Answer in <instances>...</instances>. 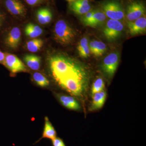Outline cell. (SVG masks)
Listing matches in <instances>:
<instances>
[{
    "label": "cell",
    "instance_id": "6da1fadb",
    "mask_svg": "<svg viewBox=\"0 0 146 146\" xmlns=\"http://www.w3.org/2000/svg\"><path fill=\"white\" fill-rule=\"evenodd\" d=\"M49 65L53 78L60 87L77 96L86 92L90 73L84 64L72 58L57 54L50 58Z\"/></svg>",
    "mask_w": 146,
    "mask_h": 146
},
{
    "label": "cell",
    "instance_id": "7a4b0ae2",
    "mask_svg": "<svg viewBox=\"0 0 146 146\" xmlns=\"http://www.w3.org/2000/svg\"><path fill=\"white\" fill-rule=\"evenodd\" d=\"M55 39L63 45L72 44L75 39L76 33L73 29L64 20L58 21L54 28Z\"/></svg>",
    "mask_w": 146,
    "mask_h": 146
},
{
    "label": "cell",
    "instance_id": "3957f363",
    "mask_svg": "<svg viewBox=\"0 0 146 146\" xmlns=\"http://www.w3.org/2000/svg\"><path fill=\"white\" fill-rule=\"evenodd\" d=\"M102 7L106 16L110 19L120 21L124 17V11L122 6L118 2L108 1L103 3Z\"/></svg>",
    "mask_w": 146,
    "mask_h": 146
},
{
    "label": "cell",
    "instance_id": "277c9868",
    "mask_svg": "<svg viewBox=\"0 0 146 146\" xmlns=\"http://www.w3.org/2000/svg\"><path fill=\"white\" fill-rule=\"evenodd\" d=\"M123 29V25L121 21L110 19L106 23L103 33L108 40L113 41L121 35Z\"/></svg>",
    "mask_w": 146,
    "mask_h": 146
},
{
    "label": "cell",
    "instance_id": "5b68a950",
    "mask_svg": "<svg viewBox=\"0 0 146 146\" xmlns=\"http://www.w3.org/2000/svg\"><path fill=\"white\" fill-rule=\"evenodd\" d=\"M3 64L13 74L27 72L24 63L16 56L11 54H5V58Z\"/></svg>",
    "mask_w": 146,
    "mask_h": 146
},
{
    "label": "cell",
    "instance_id": "8992f818",
    "mask_svg": "<svg viewBox=\"0 0 146 146\" xmlns=\"http://www.w3.org/2000/svg\"><path fill=\"white\" fill-rule=\"evenodd\" d=\"M119 61L118 52H112L105 58L102 64L103 71L109 77H112L117 69Z\"/></svg>",
    "mask_w": 146,
    "mask_h": 146
},
{
    "label": "cell",
    "instance_id": "52a82bcc",
    "mask_svg": "<svg viewBox=\"0 0 146 146\" xmlns=\"http://www.w3.org/2000/svg\"><path fill=\"white\" fill-rule=\"evenodd\" d=\"M145 13V7L143 3L139 1L133 2L128 6L127 18L129 22H131L142 17Z\"/></svg>",
    "mask_w": 146,
    "mask_h": 146
},
{
    "label": "cell",
    "instance_id": "ba28073f",
    "mask_svg": "<svg viewBox=\"0 0 146 146\" xmlns=\"http://www.w3.org/2000/svg\"><path fill=\"white\" fill-rule=\"evenodd\" d=\"M127 26L129 32L132 36L144 34L146 31L145 16L141 17L134 21L129 22Z\"/></svg>",
    "mask_w": 146,
    "mask_h": 146
},
{
    "label": "cell",
    "instance_id": "9c48e42d",
    "mask_svg": "<svg viewBox=\"0 0 146 146\" xmlns=\"http://www.w3.org/2000/svg\"><path fill=\"white\" fill-rule=\"evenodd\" d=\"M5 4L8 11L13 15L24 16L26 14L25 7L19 0H6Z\"/></svg>",
    "mask_w": 146,
    "mask_h": 146
},
{
    "label": "cell",
    "instance_id": "30bf717a",
    "mask_svg": "<svg viewBox=\"0 0 146 146\" xmlns=\"http://www.w3.org/2000/svg\"><path fill=\"white\" fill-rule=\"evenodd\" d=\"M21 33L19 28H13L5 39V45L12 49L17 48L21 42Z\"/></svg>",
    "mask_w": 146,
    "mask_h": 146
},
{
    "label": "cell",
    "instance_id": "8fae6325",
    "mask_svg": "<svg viewBox=\"0 0 146 146\" xmlns=\"http://www.w3.org/2000/svg\"><path fill=\"white\" fill-rule=\"evenodd\" d=\"M71 9L78 15H84L91 10L88 0H76L71 4Z\"/></svg>",
    "mask_w": 146,
    "mask_h": 146
},
{
    "label": "cell",
    "instance_id": "7c38bea8",
    "mask_svg": "<svg viewBox=\"0 0 146 146\" xmlns=\"http://www.w3.org/2000/svg\"><path fill=\"white\" fill-rule=\"evenodd\" d=\"M106 97V93L104 90L93 95V101L90 110L94 111L101 108L104 104Z\"/></svg>",
    "mask_w": 146,
    "mask_h": 146
},
{
    "label": "cell",
    "instance_id": "4fadbf2b",
    "mask_svg": "<svg viewBox=\"0 0 146 146\" xmlns=\"http://www.w3.org/2000/svg\"><path fill=\"white\" fill-rule=\"evenodd\" d=\"M106 18V16L103 11L100 10H95L91 19L84 25L92 27H96L102 24Z\"/></svg>",
    "mask_w": 146,
    "mask_h": 146
},
{
    "label": "cell",
    "instance_id": "5bb4252c",
    "mask_svg": "<svg viewBox=\"0 0 146 146\" xmlns=\"http://www.w3.org/2000/svg\"><path fill=\"white\" fill-rule=\"evenodd\" d=\"M58 99L63 106L72 110H79L80 109V105L72 97L65 95H60Z\"/></svg>",
    "mask_w": 146,
    "mask_h": 146
},
{
    "label": "cell",
    "instance_id": "9a60e30c",
    "mask_svg": "<svg viewBox=\"0 0 146 146\" xmlns=\"http://www.w3.org/2000/svg\"><path fill=\"white\" fill-rule=\"evenodd\" d=\"M90 52L96 56H100L106 51V45L101 41L94 40L91 41L89 44Z\"/></svg>",
    "mask_w": 146,
    "mask_h": 146
},
{
    "label": "cell",
    "instance_id": "2e32d148",
    "mask_svg": "<svg viewBox=\"0 0 146 146\" xmlns=\"http://www.w3.org/2000/svg\"><path fill=\"white\" fill-rule=\"evenodd\" d=\"M56 137V132L55 129L50 122L48 117H45L44 127L42 136L38 141H36L35 143H38L43 138H48L52 140Z\"/></svg>",
    "mask_w": 146,
    "mask_h": 146
},
{
    "label": "cell",
    "instance_id": "e0dca14e",
    "mask_svg": "<svg viewBox=\"0 0 146 146\" xmlns=\"http://www.w3.org/2000/svg\"><path fill=\"white\" fill-rule=\"evenodd\" d=\"M24 60L29 68L33 70H37L40 68L41 58L34 54H27L24 57Z\"/></svg>",
    "mask_w": 146,
    "mask_h": 146
},
{
    "label": "cell",
    "instance_id": "ac0fdd59",
    "mask_svg": "<svg viewBox=\"0 0 146 146\" xmlns=\"http://www.w3.org/2000/svg\"><path fill=\"white\" fill-rule=\"evenodd\" d=\"M36 19L39 23L46 25L49 23L52 19V13L47 8H41L36 12Z\"/></svg>",
    "mask_w": 146,
    "mask_h": 146
},
{
    "label": "cell",
    "instance_id": "d6986e66",
    "mask_svg": "<svg viewBox=\"0 0 146 146\" xmlns=\"http://www.w3.org/2000/svg\"><path fill=\"white\" fill-rule=\"evenodd\" d=\"M77 50L80 57L83 58H87L89 57L90 51L89 42L87 37H83L79 42Z\"/></svg>",
    "mask_w": 146,
    "mask_h": 146
},
{
    "label": "cell",
    "instance_id": "ffe728a7",
    "mask_svg": "<svg viewBox=\"0 0 146 146\" xmlns=\"http://www.w3.org/2000/svg\"><path fill=\"white\" fill-rule=\"evenodd\" d=\"M25 31L26 35L32 38H36L43 33V30L40 27L32 23L27 25Z\"/></svg>",
    "mask_w": 146,
    "mask_h": 146
},
{
    "label": "cell",
    "instance_id": "44dd1931",
    "mask_svg": "<svg viewBox=\"0 0 146 146\" xmlns=\"http://www.w3.org/2000/svg\"><path fill=\"white\" fill-rule=\"evenodd\" d=\"M44 45V41L41 39H34L29 40L27 43V49L32 52H36L41 49Z\"/></svg>",
    "mask_w": 146,
    "mask_h": 146
},
{
    "label": "cell",
    "instance_id": "7402d4cb",
    "mask_svg": "<svg viewBox=\"0 0 146 146\" xmlns=\"http://www.w3.org/2000/svg\"><path fill=\"white\" fill-rule=\"evenodd\" d=\"M33 78L36 84L41 87H46L49 85L48 79L41 73H34L33 75Z\"/></svg>",
    "mask_w": 146,
    "mask_h": 146
},
{
    "label": "cell",
    "instance_id": "603a6c76",
    "mask_svg": "<svg viewBox=\"0 0 146 146\" xmlns=\"http://www.w3.org/2000/svg\"><path fill=\"white\" fill-rule=\"evenodd\" d=\"M105 84L104 80L101 78L97 79L93 83L91 89L92 95L104 90Z\"/></svg>",
    "mask_w": 146,
    "mask_h": 146
},
{
    "label": "cell",
    "instance_id": "cb8c5ba5",
    "mask_svg": "<svg viewBox=\"0 0 146 146\" xmlns=\"http://www.w3.org/2000/svg\"><path fill=\"white\" fill-rule=\"evenodd\" d=\"M52 143L53 146H66L63 140L58 137H56L52 140Z\"/></svg>",
    "mask_w": 146,
    "mask_h": 146
},
{
    "label": "cell",
    "instance_id": "d4e9b609",
    "mask_svg": "<svg viewBox=\"0 0 146 146\" xmlns=\"http://www.w3.org/2000/svg\"><path fill=\"white\" fill-rule=\"evenodd\" d=\"M29 5L33 6L39 3L42 0H25Z\"/></svg>",
    "mask_w": 146,
    "mask_h": 146
},
{
    "label": "cell",
    "instance_id": "484cf974",
    "mask_svg": "<svg viewBox=\"0 0 146 146\" xmlns=\"http://www.w3.org/2000/svg\"><path fill=\"white\" fill-rule=\"evenodd\" d=\"M5 19V15H4L3 13L0 11V29L2 27L3 25Z\"/></svg>",
    "mask_w": 146,
    "mask_h": 146
},
{
    "label": "cell",
    "instance_id": "4316f807",
    "mask_svg": "<svg viewBox=\"0 0 146 146\" xmlns=\"http://www.w3.org/2000/svg\"><path fill=\"white\" fill-rule=\"evenodd\" d=\"M5 58V54L3 52L0 50V63L3 64Z\"/></svg>",
    "mask_w": 146,
    "mask_h": 146
},
{
    "label": "cell",
    "instance_id": "83f0119b",
    "mask_svg": "<svg viewBox=\"0 0 146 146\" xmlns=\"http://www.w3.org/2000/svg\"><path fill=\"white\" fill-rule=\"evenodd\" d=\"M67 1H68L70 2H74V1H76V0H67Z\"/></svg>",
    "mask_w": 146,
    "mask_h": 146
}]
</instances>
